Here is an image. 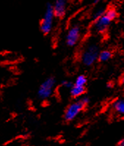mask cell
I'll return each instance as SVG.
<instances>
[{
  "mask_svg": "<svg viewBox=\"0 0 124 146\" xmlns=\"http://www.w3.org/2000/svg\"><path fill=\"white\" fill-rule=\"evenodd\" d=\"M90 98L85 95L76 99H74L68 104L64 110L63 119L66 122H71L80 115L90 104Z\"/></svg>",
  "mask_w": 124,
  "mask_h": 146,
  "instance_id": "cell-1",
  "label": "cell"
},
{
  "mask_svg": "<svg viewBox=\"0 0 124 146\" xmlns=\"http://www.w3.org/2000/svg\"><path fill=\"white\" fill-rule=\"evenodd\" d=\"M100 48L96 43H88L79 54V61L85 67H91L98 61Z\"/></svg>",
  "mask_w": 124,
  "mask_h": 146,
  "instance_id": "cell-2",
  "label": "cell"
},
{
  "mask_svg": "<svg viewBox=\"0 0 124 146\" xmlns=\"http://www.w3.org/2000/svg\"><path fill=\"white\" fill-rule=\"evenodd\" d=\"M57 87V79L54 76H50L46 78L38 88L37 96L41 101L48 100L52 96Z\"/></svg>",
  "mask_w": 124,
  "mask_h": 146,
  "instance_id": "cell-3",
  "label": "cell"
},
{
  "mask_svg": "<svg viewBox=\"0 0 124 146\" xmlns=\"http://www.w3.org/2000/svg\"><path fill=\"white\" fill-rule=\"evenodd\" d=\"M55 19L52 3H48L46 6L41 20L40 21V31L43 35H48L52 33Z\"/></svg>",
  "mask_w": 124,
  "mask_h": 146,
  "instance_id": "cell-4",
  "label": "cell"
},
{
  "mask_svg": "<svg viewBox=\"0 0 124 146\" xmlns=\"http://www.w3.org/2000/svg\"><path fill=\"white\" fill-rule=\"evenodd\" d=\"M82 38V27L79 24H73L68 28L65 35V43L69 48L75 47Z\"/></svg>",
  "mask_w": 124,
  "mask_h": 146,
  "instance_id": "cell-5",
  "label": "cell"
},
{
  "mask_svg": "<svg viewBox=\"0 0 124 146\" xmlns=\"http://www.w3.org/2000/svg\"><path fill=\"white\" fill-rule=\"evenodd\" d=\"M112 21V20L104 13L103 16L98 18L95 21H93V29L98 34H104L108 30L109 27L111 24Z\"/></svg>",
  "mask_w": 124,
  "mask_h": 146,
  "instance_id": "cell-6",
  "label": "cell"
},
{
  "mask_svg": "<svg viewBox=\"0 0 124 146\" xmlns=\"http://www.w3.org/2000/svg\"><path fill=\"white\" fill-rule=\"evenodd\" d=\"M69 0H54L52 5L56 19H63L66 15Z\"/></svg>",
  "mask_w": 124,
  "mask_h": 146,
  "instance_id": "cell-7",
  "label": "cell"
},
{
  "mask_svg": "<svg viewBox=\"0 0 124 146\" xmlns=\"http://www.w3.org/2000/svg\"><path fill=\"white\" fill-rule=\"evenodd\" d=\"M69 95L73 99H76L83 96L86 93V87L78 86L74 84L72 88L68 90Z\"/></svg>",
  "mask_w": 124,
  "mask_h": 146,
  "instance_id": "cell-8",
  "label": "cell"
},
{
  "mask_svg": "<svg viewBox=\"0 0 124 146\" xmlns=\"http://www.w3.org/2000/svg\"><path fill=\"white\" fill-rule=\"evenodd\" d=\"M113 57V53L112 51L109 49L101 50L98 54V61L100 62H105L109 61Z\"/></svg>",
  "mask_w": 124,
  "mask_h": 146,
  "instance_id": "cell-9",
  "label": "cell"
},
{
  "mask_svg": "<svg viewBox=\"0 0 124 146\" xmlns=\"http://www.w3.org/2000/svg\"><path fill=\"white\" fill-rule=\"evenodd\" d=\"M115 112L120 115H124V99H118L113 104Z\"/></svg>",
  "mask_w": 124,
  "mask_h": 146,
  "instance_id": "cell-10",
  "label": "cell"
},
{
  "mask_svg": "<svg viewBox=\"0 0 124 146\" xmlns=\"http://www.w3.org/2000/svg\"><path fill=\"white\" fill-rule=\"evenodd\" d=\"M87 83H88V77L85 74H79L74 81V84L78 86L86 87Z\"/></svg>",
  "mask_w": 124,
  "mask_h": 146,
  "instance_id": "cell-11",
  "label": "cell"
},
{
  "mask_svg": "<svg viewBox=\"0 0 124 146\" xmlns=\"http://www.w3.org/2000/svg\"><path fill=\"white\" fill-rule=\"evenodd\" d=\"M74 85V82L69 79H64L60 82V87L65 90H70Z\"/></svg>",
  "mask_w": 124,
  "mask_h": 146,
  "instance_id": "cell-12",
  "label": "cell"
},
{
  "mask_svg": "<svg viewBox=\"0 0 124 146\" xmlns=\"http://www.w3.org/2000/svg\"><path fill=\"white\" fill-rule=\"evenodd\" d=\"M105 14L111 19V20H112V21L115 20L117 16V11H116L115 9H114V8L109 9L108 11H105Z\"/></svg>",
  "mask_w": 124,
  "mask_h": 146,
  "instance_id": "cell-13",
  "label": "cell"
},
{
  "mask_svg": "<svg viewBox=\"0 0 124 146\" xmlns=\"http://www.w3.org/2000/svg\"><path fill=\"white\" fill-rule=\"evenodd\" d=\"M105 13V11L103 10V9H99V10H97L93 15V21H95L96 19H98V18H100L101 16H103V14Z\"/></svg>",
  "mask_w": 124,
  "mask_h": 146,
  "instance_id": "cell-14",
  "label": "cell"
},
{
  "mask_svg": "<svg viewBox=\"0 0 124 146\" xmlns=\"http://www.w3.org/2000/svg\"><path fill=\"white\" fill-rule=\"evenodd\" d=\"M116 146H124V138H122L121 139H120V140L117 142Z\"/></svg>",
  "mask_w": 124,
  "mask_h": 146,
  "instance_id": "cell-15",
  "label": "cell"
},
{
  "mask_svg": "<svg viewBox=\"0 0 124 146\" xmlns=\"http://www.w3.org/2000/svg\"><path fill=\"white\" fill-rule=\"evenodd\" d=\"M121 84H123V85H124V76H123L122 78H121Z\"/></svg>",
  "mask_w": 124,
  "mask_h": 146,
  "instance_id": "cell-16",
  "label": "cell"
},
{
  "mask_svg": "<svg viewBox=\"0 0 124 146\" xmlns=\"http://www.w3.org/2000/svg\"><path fill=\"white\" fill-rule=\"evenodd\" d=\"M101 0H93V3L94 4H98V2H100Z\"/></svg>",
  "mask_w": 124,
  "mask_h": 146,
  "instance_id": "cell-17",
  "label": "cell"
},
{
  "mask_svg": "<svg viewBox=\"0 0 124 146\" xmlns=\"http://www.w3.org/2000/svg\"><path fill=\"white\" fill-rule=\"evenodd\" d=\"M123 22H124V19H123Z\"/></svg>",
  "mask_w": 124,
  "mask_h": 146,
  "instance_id": "cell-18",
  "label": "cell"
}]
</instances>
